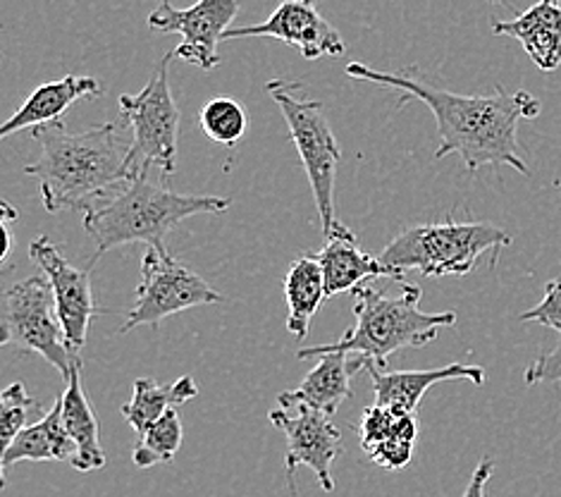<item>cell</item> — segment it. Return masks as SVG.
<instances>
[{"mask_svg": "<svg viewBox=\"0 0 561 497\" xmlns=\"http://www.w3.org/2000/svg\"><path fill=\"white\" fill-rule=\"evenodd\" d=\"M34 409H38V402L30 397L22 381L3 389V395H0V440H3V450L15 440L22 428H26V419Z\"/></svg>", "mask_w": 561, "mask_h": 497, "instance_id": "484cf974", "label": "cell"}, {"mask_svg": "<svg viewBox=\"0 0 561 497\" xmlns=\"http://www.w3.org/2000/svg\"><path fill=\"white\" fill-rule=\"evenodd\" d=\"M268 419L287 436L285 466H309L320 488L325 493L335 490L332 464L342 454V433L330 416L313 409H299L297 416H289L287 409L279 407L268 414Z\"/></svg>", "mask_w": 561, "mask_h": 497, "instance_id": "4fadbf2b", "label": "cell"}, {"mask_svg": "<svg viewBox=\"0 0 561 497\" xmlns=\"http://www.w3.org/2000/svg\"><path fill=\"white\" fill-rule=\"evenodd\" d=\"M423 290L413 282L399 280L397 297H387L370 282L354 290V316L356 324L344 332V338L330 344L304 347L297 352L299 359H318L323 354H352L364 357L380 369L387 359L407 347L421 349L431 344L439 330L457 324V314H425L421 312Z\"/></svg>", "mask_w": 561, "mask_h": 497, "instance_id": "277c9868", "label": "cell"}, {"mask_svg": "<svg viewBox=\"0 0 561 497\" xmlns=\"http://www.w3.org/2000/svg\"><path fill=\"white\" fill-rule=\"evenodd\" d=\"M366 371L370 373L373 393H376V405L394 407L409 414H416L423 395L435 383H449V381H469L473 385L485 383V371L478 364H447L439 369H425V371H382L376 364H368Z\"/></svg>", "mask_w": 561, "mask_h": 497, "instance_id": "2e32d148", "label": "cell"}, {"mask_svg": "<svg viewBox=\"0 0 561 497\" xmlns=\"http://www.w3.org/2000/svg\"><path fill=\"white\" fill-rule=\"evenodd\" d=\"M182 440H184V431H182L180 414L178 409H170L163 419L156 421L149 431L141 436L139 445L135 448V452H131V460H135V464L141 468L168 464L182 448Z\"/></svg>", "mask_w": 561, "mask_h": 497, "instance_id": "cb8c5ba5", "label": "cell"}, {"mask_svg": "<svg viewBox=\"0 0 561 497\" xmlns=\"http://www.w3.org/2000/svg\"><path fill=\"white\" fill-rule=\"evenodd\" d=\"M265 91L271 93L285 115L289 139L297 146L304 170L309 174L320 225H323V235L328 237L340 225L335 216V180L342 149L328 123L323 103L306 99L304 84L289 82V79H271Z\"/></svg>", "mask_w": 561, "mask_h": 497, "instance_id": "8992f818", "label": "cell"}, {"mask_svg": "<svg viewBox=\"0 0 561 497\" xmlns=\"http://www.w3.org/2000/svg\"><path fill=\"white\" fill-rule=\"evenodd\" d=\"M62 402V421L65 428H68L70 438L75 440V456H72V466L77 472H96V468L105 466V452L101 448V433H99V419L91 409V402L84 393L82 385V366H77L70 379L68 387L60 395Z\"/></svg>", "mask_w": 561, "mask_h": 497, "instance_id": "44dd1931", "label": "cell"}, {"mask_svg": "<svg viewBox=\"0 0 561 497\" xmlns=\"http://www.w3.org/2000/svg\"><path fill=\"white\" fill-rule=\"evenodd\" d=\"M232 201L225 196H192L168 190L149 178V172L137 174L123 190L103 206H91L84 213V230L96 245V251L87 268L96 263L103 253L117 247L144 241L158 253H168L165 237L172 227L186 218L225 213Z\"/></svg>", "mask_w": 561, "mask_h": 497, "instance_id": "3957f363", "label": "cell"}, {"mask_svg": "<svg viewBox=\"0 0 561 497\" xmlns=\"http://www.w3.org/2000/svg\"><path fill=\"white\" fill-rule=\"evenodd\" d=\"M346 75L358 82L399 91L402 105L409 101L425 103L437 123V160L457 154L469 172H478L485 166H512L520 174H530L516 139L520 120H536L542 111L540 101L530 91L520 89L510 93L497 89L490 97H461L433 84L416 67L382 72L364 63H350Z\"/></svg>", "mask_w": 561, "mask_h": 497, "instance_id": "6da1fadb", "label": "cell"}, {"mask_svg": "<svg viewBox=\"0 0 561 497\" xmlns=\"http://www.w3.org/2000/svg\"><path fill=\"white\" fill-rule=\"evenodd\" d=\"M318 261L323 266L328 297L354 292L358 285L373 278L404 280V273L387 266L380 257H370L358 247L356 235L346 225H337L335 233L325 237V247L320 249Z\"/></svg>", "mask_w": 561, "mask_h": 497, "instance_id": "9a60e30c", "label": "cell"}, {"mask_svg": "<svg viewBox=\"0 0 561 497\" xmlns=\"http://www.w3.org/2000/svg\"><path fill=\"white\" fill-rule=\"evenodd\" d=\"M0 344H12L20 352L38 354L62 373L68 381L70 373L82 366V359L75 354L56 312L48 278H26L3 294V335Z\"/></svg>", "mask_w": 561, "mask_h": 497, "instance_id": "52a82bcc", "label": "cell"}, {"mask_svg": "<svg viewBox=\"0 0 561 497\" xmlns=\"http://www.w3.org/2000/svg\"><path fill=\"white\" fill-rule=\"evenodd\" d=\"M524 379L528 385L561 383V344L552 349V352H547L533 361V364L526 369Z\"/></svg>", "mask_w": 561, "mask_h": 497, "instance_id": "83f0119b", "label": "cell"}, {"mask_svg": "<svg viewBox=\"0 0 561 497\" xmlns=\"http://www.w3.org/2000/svg\"><path fill=\"white\" fill-rule=\"evenodd\" d=\"M352 375H356L354 359L350 354H323L318 357L316 369L306 375L297 389H287L277 397L279 407L313 409L332 416L342 402L352 399Z\"/></svg>", "mask_w": 561, "mask_h": 497, "instance_id": "ac0fdd59", "label": "cell"}, {"mask_svg": "<svg viewBox=\"0 0 561 497\" xmlns=\"http://www.w3.org/2000/svg\"><path fill=\"white\" fill-rule=\"evenodd\" d=\"M285 468H287V490H289V497H301V493L297 488V476H294V472H297V468H289V466H285Z\"/></svg>", "mask_w": 561, "mask_h": 497, "instance_id": "f546056e", "label": "cell"}, {"mask_svg": "<svg viewBox=\"0 0 561 497\" xmlns=\"http://www.w3.org/2000/svg\"><path fill=\"white\" fill-rule=\"evenodd\" d=\"M32 139L38 156L24 166V174L36 178L48 213L89 211L93 199L108 196L137 178L131 166L135 134L123 115L77 134L62 123L34 127Z\"/></svg>", "mask_w": 561, "mask_h": 497, "instance_id": "7a4b0ae2", "label": "cell"}, {"mask_svg": "<svg viewBox=\"0 0 561 497\" xmlns=\"http://www.w3.org/2000/svg\"><path fill=\"white\" fill-rule=\"evenodd\" d=\"M492 34L516 38L528 58L545 72H552L561 65V3L540 0L524 15L494 22Z\"/></svg>", "mask_w": 561, "mask_h": 497, "instance_id": "d6986e66", "label": "cell"}, {"mask_svg": "<svg viewBox=\"0 0 561 497\" xmlns=\"http://www.w3.org/2000/svg\"><path fill=\"white\" fill-rule=\"evenodd\" d=\"M239 15V0H196L192 8L178 10L170 0L149 15V30L158 34H180L182 44L172 48L175 60H184L198 70H216L220 65L218 44Z\"/></svg>", "mask_w": 561, "mask_h": 497, "instance_id": "30bf717a", "label": "cell"}, {"mask_svg": "<svg viewBox=\"0 0 561 497\" xmlns=\"http://www.w3.org/2000/svg\"><path fill=\"white\" fill-rule=\"evenodd\" d=\"M103 93V84L96 77L89 75H65L56 82H48L36 87L26 101L10 115L3 127H0V137H10L22 129H34L60 123L62 115L68 113L75 103L99 99Z\"/></svg>", "mask_w": 561, "mask_h": 497, "instance_id": "e0dca14e", "label": "cell"}, {"mask_svg": "<svg viewBox=\"0 0 561 497\" xmlns=\"http://www.w3.org/2000/svg\"><path fill=\"white\" fill-rule=\"evenodd\" d=\"M557 184H559V187H561V182H557Z\"/></svg>", "mask_w": 561, "mask_h": 497, "instance_id": "d6a6232c", "label": "cell"}, {"mask_svg": "<svg viewBox=\"0 0 561 497\" xmlns=\"http://www.w3.org/2000/svg\"><path fill=\"white\" fill-rule=\"evenodd\" d=\"M356 433L370 462L387 472H399L411 462L413 445L419 438V421L416 414L373 405L360 416Z\"/></svg>", "mask_w": 561, "mask_h": 497, "instance_id": "5bb4252c", "label": "cell"}, {"mask_svg": "<svg viewBox=\"0 0 561 497\" xmlns=\"http://www.w3.org/2000/svg\"><path fill=\"white\" fill-rule=\"evenodd\" d=\"M77 448L70 438L68 428L62 421V402L56 399V405L44 416L42 421L30 423L15 436V440L0 454V466L3 476L8 466L18 462H72Z\"/></svg>", "mask_w": 561, "mask_h": 497, "instance_id": "ffe728a7", "label": "cell"}, {"mask_svg": "<svg viewBox=\"0 0 561 497\" xmlns=\"http://www.w3.org/2000/svg\"><path fill=\"white\" fill-rule=\"evenodd\" d=\"M492 472H494V462L490 460V456H485V460L476 466V472L469 481V486H466L463 497H485V486H488Z\"/></svg>", "mask_w": 561, "mask_h": 497, "instance_id": "f1b7e54d", "label": "cell"}, {"mask_svg": "<svg viewBox=\"0 0 561 497\" xmlns=\"http://www.w3.org/2000/svg\"><path fill=\"white\" fill-rule=\"evenodd\" d=\"M550 3H561V0H550Z\"/></svg>", "mask_w": 561, "mask_h": 497, "instance_id": "1f68e13d", "label": "cell"}, {"mask_svg": "<svg viewBox=\"0 0 561 497\" xmlns=\"http://www.w3.org/2000/svg\"><path fill=\"white\" fill-rule=\"evenodd\" d=\"M488 3H492V5H506V0H488Z\"/></svg>", "mask_w": 561, "mask_h": 497, "instance_id": "4dcf8cb0", "label": "cell"}, {"mask_svg": "<svg viewBox=\"0 0 561 497\" xmlns=\"http://www.w3.org/2000/svg\"><path fill=\"white\" fill-rule=\"evenodd\" d=\"M220 302H225L222 294L213 290L202 275H196L190 266L170 253L149 249L141 261V282L135 304H131L119 332L125 335L139 326L158 328L165 318L186 312V308Z\"/></svg>", "mask_w": 561, "mask_h": 497, "instance_id": "9c48e42d", "label": "cell"}, {"mask_svg": "<svg viewBox=\"0 0 561 497\" xmlns=\"http://www.w3.org/2000/svg\"><path fill=\"white\" fill-rule=\"evenodd\" d=\"M512 245V235L492 223L454 221L423 223L404 227L380 253V259L397 271H416L427 278L466 275L478 259L492 251V266L500 251Z\"/></svg>", "mask_w": 561, "mask_h": 497, "instance_id": "5b68a950", "label": "cell"}, {"mask_svg": "<svg viewBox=\"0 0 561 497\" xmlns=\"http://www.w3.org/2000/svg\"><path fill=\"white\" fill-rule=\"evenodd\" d=\"M32 261L42 268L50 282L53 297H56V312L65 330V340L70 349L79 354L87 344V335L99 316L96 300L91 287V268H77L62 257L60 247L46 235L36 237L30 245Z\"/></svg>", "mask_w": 561, "mask_h": 497, "instance_id": "8fae6325", "label": "cell"}, {"mask_svg": "<svg viewBox=\"0 0 561 497\" xmlns=\"http://www.w3.org/2000/svg\"><path fill=\"white\" fill-rule=\"evenodd\" d=\"M198 395L196 381L192 375H182L180 381L160 385L153 379H137L135 395L123 407L125 421L144 436L149 428L163 419L170 409H178Z\"/></svg>", "mask_w": 561, "mask_h": 497, "instance_id": "603a6c76", "label": "cell"}, {"mask_svg": "<svg viewBox=\"0 0 561 497\" xmlns=\"http://www.w3.org/2000/svg\"><path fill=\"white\" fill-rule=\"evenodd\" d=\"M225 38H277L297 48L306 60L340 58L346 50L342 34L318 10V0H279L268 20L234 26Z\"/></svg>", "mask_w": 561, "mask_h": 497, "instance_id": "7c38bea8", "label": "cell"}, {"mask_svg": "<svg viewBox=\"0 0 561 497\" xmlns=\"http://www.w3.org/2000/svg\"><path fill=\"white\" fill-rule=\"evenodd\" d=\"M175 60V53H165L149 82L139 93L119 97V115H123L131 134V166L137 174L158 168L170 178L178 170V137H180V109L170 93L168 65Z\"/></svg>", "mask_w": 561, "mask_h": 497, "instance_id": "ba28073f", "label": "cell"}, {"mask_svg": "<svg viewBox=\"0 0 561 497\" xmlns=\"http://www.w3.org/2000/svg\"><path fill=\"white\" fill-rule=\"evenodd\" d=\"M283 290L287 302V330L294 338L306 340L313 316L318 314L323 300H328L325 275L323 266L318 261V253L316 257L313 253H304V257L289 263Z\"/></svg>", "mask_w": 561, "mask_h": 497, "instance_id": "7402d4cb", "label": "cell"}, {"mask_svg": "<svg viewBox=\"0 0 561 497\" xmlns=\"http://www.w3.org/2000/svg\"><path fill=\"white\" fill-rule=\"evenodd\" d=\"M518 318L524 320V324H540L561 335V278L547 282L542 302L528 308V312H524Z\"/></svg>", "mask_w": 561, "mask_h": 497, "instance_id": "4316f807", "label": "cell"}, {"mask_svg": "<svg viewBox=\"0 0 561 497\" xmlns=\"http://www.w3.org/2000/svg\"><path fill=\"white\" fill-rule=\"evenodd\" d=\"M198 123L208 139L222 146H234L249 129V115L234 99L218 97L204 105L198 113Z\"/></svg>", "mask_w": 561, "mask_h": 497, "instance_id": "d4e9b609", "label": "cell"}]
</instances>
